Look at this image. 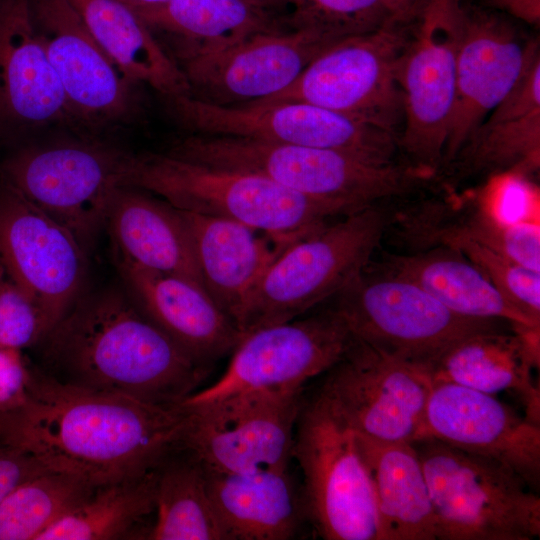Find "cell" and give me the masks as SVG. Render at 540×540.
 Instances as JSON below:
<instances>
[{
  "mask_svg": "<svg viewBox=\"0 0 540 540\" xmlns=\"http://www.w3.org/2000/svg\"><path fill=\"white\" fill-rule=\"evenodd\" d=\"M34 347V364L59 382L165 406L196 392L211 369L116 289L82 295Z\"/></svg>",
  "mask_w": 540,
  "mask_h": 540,
  "instance_id": "7a4b0ae2",
  "label": "cell"
},
{
  "mask_svg": "<svg viewBox=\"0 0 540 540\" xmlns=\"http://www.w3.org/2000/svg\"><path fill=\"white\" fill-rule=\"evenodd\" d=\"M88 255L66 227L0 180V263L36 303L47 333L84 294Z\"/></svg>",
  "mask_w": 540,
  "mask_h": 540,
  "instance_id": "2e32d148",
  "label": "cell"
},
{
  "mask_svg": "<svg viewBox=\"0 0 540 540\" xmlns=\"http://www.w3.org/2000/svg\"><path fill=\"white\" fill-rule=\"evenodd\" d=\"M289 22L341 38L405 23L388 0H294Z\"/></svg>",
  "mask_w": 540,
  "mask_h": 540,
  "instance_id": "d590c367",
  "label": "cell"
},
{
  "mask_svg": "<svg viewBox=\"0 0 540 540\" xmlns=\"http://www.w3.org/2000/svg\"><path fill=\"white\" fill-rule=\"evenodd\" d=\"M540 327L512 326L471 334L450 347L432 366V383L446 382L496 395L512 392L525 416L540 423V391L533 378L539 366Z\"/></svg>",
  "mask_w": 540,
  "mask_h": 540,
  "instance_id": "603a6c76",
  "label": "cell"
},
{
  "mask_svg": "<svg viewBox=\"0 0 540 540\" xmlns=\"http://www.w3.org/2000/svg\"><path fill=\"white\" fill-rule=\"evenodd\" d=\"M422 438L495 459L534 491L540 484V423L521 416L495 395L436 382L427 401Z\"/></svg>",
  "mask_w": 540,
  "mask_h": 540,
  "instance_id": "ac0fdd59",
  "label": "cell"
},
{
  "mask_svg": "<svg viewBox=\"0 0 540 540\" xmlns=\"http://www.w3.org/2000/svg\"><path fill=\"white\" fill-rule=\"evenodd\" d=\"M406 239L426 247L458 240L485 246L515 263L540 272L539 221L504 223L478 204L467 212L448 210L442 203L420 206L402 218Z\"/></svg>",
  "mask_w": 540,
  "mask_h": 540,
  "instance_id": "f546056e",
  "label": "cell"
},
{
  "mask_svg": "<svg viewBox=\"0 0 540 540\" xmlns=\"http://www.w3.org/2000/svg\"><path fill=\"white\" fill-rule=\"evenodd\" d=\"M127 153L96 142L28 146L0 163V180L66 227L89 254L122 187Z\"/></svg>",
  "mask_w": 540,
  "mask_h": 540,
  "instance_id": "9c48e42d",
  "label": "cell"
},
{
  "mask_svg": "<svg viewBox=\"0 0 540 540\" xmlns=\"http://www.w3.org/2000/svg\"><path fill=\"white\" fill-rule=\"evenodd\" d=\"M402 25L341 39L321 52L288 88L248 103L307 102L396 133L403 118L397 80L407 43Z\"/></svg>",
  "mask_w": 540,
  "mask_h": 540,
  "instance_id": "8fae6325",
  "label": "cell"
},
{
  "mask_svg": "<svg viewBox=\"0 0 540 540\" xmlns=\"http://www.w3.org/2000/svg\"><path fill=\"white\" fill-rule=\"evenodd\" d=\"M490 3L531 26H540V0H489Z\"/></svg>",
  "mask_w": 540,
  "mask_h": 540,
  "instance_id": "b9f144b4",
  "label": "cell"
},
{
  "mask_svg": "<svg viewBox=\"0 0 540 540\" xmlns=\"http://www.w3.org/2000/svg\"><path fill=\"white\" fill-rule=\"evenodd\" d=\"M95 488L66 472L48 470L33 476L0 504V540H37Z\"/></svg>",
  "mask_w": 540,
  "mask_h": 540,
  "instance_id": "836d02e7",
  "label": "cell"
},
{
  "mask_svg": "<svg viewBox=\"0 0 540 540\" xmlns=\"http://www.w3.org/2000/svg\"><path fill=\"white\" fill-rule=\"evenodd\" d=\"M532 42L522 44L511 27L494 16L466 12L443 162L458 156L487 115L514 87Z\"/></svg>",
  "mask_w": 540,
  "mask_h": 540,
  "instance_id": "ffe728a7",
  "label": "cell"
},
{
  "mask_svg": "<svg viewBox=\"0 0 540 540\" xmlns=\"http://www.w3.org/2000/svg\"><path fill=\"white\" fill-rule=\"evenodd\" d=\"M403 22L417 16L425 0H388Z\"/></svg>",
  "mask_w": 540,
  "mask_h": 540,
  "instance_id": "7bdbcfd3",
  "label": "cell"
},
{
  "mask_svg": "<svg viewBox=\"0 0 540 540\" xmlns=\"http://www.w3.org/2000/svg\"><path fill=\"white\" fill-rule=\"evenodd\" d=\"M187 417L180 404L64 384L31 362L26 401L0 413V446L97 487L156 468L182 445Z\"/></svg>",
  "mask_w": 540,
  "mask_h": 540,
  "instance_id": "6da1fadb",
  "label": "cell"
},
{
  "mask_svg": "<svg viewBox=\"0 0 540 540\" xmlns=\"http://www.w3.org/2000/svg\"><path fill=\"white\" fill-rule=\"evenodd\" d=\"M263 5L273 10L284 5L291 4L293 6L294 0H258Z\"/></svg>",
  "mask_w": 540,
  "mask_h": 540,
  "instance_id": "f6af8a7d",
  "label": "cell"
},
{
  "mask_svg": "<svg viewBox=\"0 0 540 540\" xmlns=\"http://www.w3.org/2000/svg\"><path fill=\"white\" fill-rule=\"evenodd\" d=\"M154 514L145 539L228 540L209 496L205 469L182 445L156 467Z\"/></svg>",
  "mask_w": 540,
  "mask_h": 540,
  "instance_id": "1f68e13d",
  "label": "cell"
},
{
  "mask_svg": "<svg viewBox=\"0 0 540 540\" xmlns=\"http://www.w3.org/2000/svg\"><path fill=\"white\" fill-rule=\"evenodd\" d=\"M30 367L31 361L23 350L0 347V413L26 401Z\"/></svg>",
  "mask_w": 540,
  "mask_h": 540,
  "instance_id": "ab89813d",
  "label": "cell"
},
{
  "mask_svg": "<svg viewBox=\"0 0 540 540\" xmlns=\"http://www.w3.org/2000/svg\"><path fill=\"white\" fill-rule=\"evenodd\" d=\"M69 116L31 0H0V138Z\"/></svg>",
  "mask_w": 540,
  "mask_h": 540,
  "instance_id": "7402d4cb",
  "label": "cell"
},
{
  "mask_svg": "<svg viewBox=\"0 0 540 540\" xmlns=\"http://www.w3.org/2000/svg\"><path fill=\"white\" fill-rule=\"evenodd\" d=\"M35 25L61 84L69 116L99 122L123 118L132 84L66 0H31Z\"/></svg>",
  "mask_w": 540,
  "mask_h": 540,
  "instance_id": "d6986e66",
  "label": "cell"
},
{
  "mask_svg": "<svg viewBox=\"0 0 540 540\" xmlns=\"http://www.w3.org/2000/svg\"><path fill=\"white\" fill-rule=\"evenodd\" d=\"M355 437L373 487L379 540H436L429 489L413 443Z\"/></svg>",
  "mask_w": 540,
  "mask_h": 540,
  "instance_id": "4316f807",
  "label": "cell"
},
{
  "mask_svg": "<svg viewBox=\"0 0 540 540\" xmlns=\"http://www.w3.org/2000/svg\"><path fill=\"white\" fill-rule=\"evenodd\" d=\"M182 213L192 235L204 289L235 325L250 293L286 248L271 246L270 238L258 236L256 230L240 222Z\"/></svg>",
  "mask_w": 540,
  "mask_h": 540,
  "instance_id": "d4e9b609",
  "label": "cell"
},
{
  "mask_svg": "<svg viewBox=\"0 0 540 540\" xmlns=\"http://www.w3.org/2000/svg\"><path fill=\"white\" fill-rule=\"evenodd\" d=\"M444 246L459 250L512 305L540 321V272L525 268L472 241L458 240Z\"/></svg>",
  "mask_w": 540,
  "mask_h": 540,
  "instance_id": "8d00e7d4",
  "label": "cell"
},
{
  "mask_svg": "<svg viewBox=\"0 0 540 540\" xmlns=\"http://www.w3.org/2000/svg\"><path fill=\"white\" fill-rule=\"evenodd\" d=\"M399 58L404 129L400 145L429 172L443 162L466 11L460 0H425Z\"/></svg>",
  "mask_w": 540,
  "mask_h": 540,
  "instance_id": "7c38bea8",
  "label": "cell"
},
{
  "mask_svg": "<svg viewBox=\"0 0 540 540\" xmlns=\"http://www.w3.org/2000/svg\"><path fill=\"white\" fill-rule=\"evenodd\" d=\"M66 1L100 46L135 83L148 84L163 97L190 94L180 66L129 6L120 0Z\"/></svg>",
  "mask_w": 540,
  "mask_h": 540,
  "instance_id": "f1b7e54d",
  "label": "cell"
},
{
  "mask_svg": "<svg viewBox=\"0 0 540 540\" xmlns=\"http://www.w3.org/2000/svg\"><path fill=\"white\" fill-rule=\"evenodd\" d=\"M169 153L263 176L292 192L352 212L406 193L431 174L419 167L376 163L337 150L223 135L193 134L177 141Z\"/></svg>",
  "mask_w": 540,
  "mask_h": 540,
  "instance_id": "277c9868",
  "label": "cell"
},
{
  "mask_svg": "<svg viewBox=\"0 0 540 540\" xmlns=\"http://www.w3.org/2000/svg\"><path fill=\"white\" fill-rule=\"evenodd\" d=\"M302 392L249 393L182 405L188 412L182 446L208 471L288 468Z\"/></svg>",
  "mask_w": 540,
  "mask_h": 540,
  "instance_id": "9a60e30c",
  "label": "cell"
},
{
  "mask_svg": "<svg viewBox=\"0 0 540 540\" xmlns=\"http://www.w3.org/2000/svg\"><path fill=\"white\" fill-rule=\"evenodd\" d=\"M164 99L170 114L195 134L331 149L376 163H393L395 133L315 104L217 105L190 94Z\"/></svg>",
  "mask_w": 540,
  "mask_h": 540,
  "instance_id": "30bf717a",
  "label": "cell"
},
{
  "mask_svg": "<svg viewBox=\"0 0 540 540\" xmlns=\"http://www.w3.org/2000/svg\"><path fill=\"white\" fill-rule=\"evenodd\" d=\"M292 457L306 518L325 540H379L375 497L355 432L319 396L303 405Z\"/></svg>",
  "mask_w": 540,
  "mask_h": 540,
  "instance_id": "ba28073f",
  "label": "cell"
},
{
  "mask_svg": "<svg viewBox=\"0 0 540 540\" xmlns=\"http://www.w3.org/2000/svg\"><path fill=\"white\" fill-rule=\"evenodd\" d=\"M48 470L29 453L0 446V504L18 485Z\"/></svg>",
  "mask_w": 540,
  "mask_h": 540,
  "instance_id": "60d3db41",
  "label": "cell"
},
{
  "mask_svg": "<svg viewBox=\"0 0 540 540\" xmlns=\"http://www.w3.org/2000/svg\"><path fill=\"white\" fill-rule=\"evenodd\" d=\"M273 10L258 0H170L134 12L150 28L177 35L183 51L221 48L251 35L279 31Z\"/></svg>",
  "mask_w": 540,
  "mask_h": 540,
  "instance_id": "4dcf8cb0",
  "label": "cell"
},
{
  "mask_svg": "<svg viewBox=\"0 0 540 540\" xmlns=\"http://www.w3.org/2000/svg\"><path fill=\"white\" fill-rule=\"evenodd\" d=\"M334 298L333 308L355 339L429 371L461 339L509 324L458 315L417 284L386 271L364 270Z\"/></svg>",
  "mask_w": 540,
  "mask_h": 540,
  "instance_id": "52a82bcc",
  "label": "cell"
},
{
  "mask_svg": "<svg viewBox=\"0 0 540 540\" xmlns=\"http://www.w3.org/2000/svg\"><path fill=\"white\" fill-rule=\"evenodd\" d=\"M413 445L429 489L436 540L540 536V498L512 468L434 438Z\"/></svg>",
  "mask_w": 540,
  "mask_h": 540,
  "instance_id": "8992f818",
  "label": "cell"
},
{
  "mask_svg": "<svg viewBox=\"0 0 540 540\" xmlns=\"http://www.w3.org/2000/svg\"><path fill=\"white\" fill-rule=\"evenodd\" d=\"M114 260L139 310L197 362L212 367L242 340L230 318L195 282L117 255Z\"/></svg>",
  "mask_w": 540,
  "mask_h": 540,
  "instance_id": "44dd1931",
  "label": "cell"
},
{
  "mask_svg": "<svg viewBox=\"0 0 540 540\" xmlns=\"http://www.w3.org/2000/svg\"><path fill=\"white\" fill-rule=\"evenodd\" d=\"M386 272L420 286L452 312L473 319L499 320L511 326L539 327L512 305L483 272L459 250L434 246L423 252L394 256Z\"/></svg>",
  "mask_w": 540,
  "mask_h": 540,
  "instance_id": "83f0119b",
  "label": "cell"
},
{
  "mask_svg": "<svg viewBox=\"0 0 540 540\" xmlns=\"http://www.w3.org/2000/svg\"><path fill=\"white\" fill-rule=\"evenodd\" d=\"M133 11L163 5L170 0H120Z\"/></svg>",
  "mask_w": 540,
  "mask_h": 540,
  "instance_id": "ee69618b",
  "label": "cell"
},
{
  "mask_svg": "<svg viewBox=\"0 0 540 540\" xmlns=\"http://www.w3.org/2000/svg\"><path fill=\"white\" fill-rule=\"evenodd\" d=\"M390 221L375 203L287 247L250 293L235 320L237 329L244 337L334 298L368 267Z\"/></svg>",
  "mask_w": 540,
  "mask_h": 540,
  "instance_id": "5b68a950",
  "label": "cell"
},
{
  "mask_svg": "<svg viewBox=\"0 0 540 540\" xmlns=\"http://www.w3.org/2000/svg\"><path fill=\"white\" fill-rule=\"evenodd\" d=\"M46 334L40 309L0 263V347L33 348Z\"/></svg>",
  "mask_w": 540,
  "mask_h": 540,
  "instance_id": "74e56055",
  "label": "cell"
},
{
  "mask_svg": "<svg viewBox=\"0 0 540 540\" xmlns=\"http://www.w3.org/2000/svg\"><path fill=\"white\" fill-rule=\"evenodd\" d=\"M156 468L97 486L37 540L145 539L146 518L154 513Z\"/></svg>",
  "mask_w": 540,
  "mask_h": 540,
  "instance_id": "d6a6232c",
  "label": "cell"
},
{
  "mask_svg": "<svg viewBox=\"0 0 540 540\" xmlns=\"http://www.w3.org/2000/svg\"><path fill=\"white\" fill-rule=\"evenodd\" d=\"M317 393L355 433L413 443L422 437L430 371L354 338Z\"/></svg>",
  "mask_w": 540,
  "mask_h": 540,
  "instance_id": "5bb4252c",
  "label": "cell"
},
{
  "mask_svg": "<svg viewBox=\"0 0 540 540\" xmlns=\"http://www.w3.org/2000/svg\"><path fill=\"white\" fill-rule=\"evenodd\" d=\"M114 255L178 275L204 288L194 243L181 210L134 187L114 193L105 222Z\"/></svg>",
  "mask_w": 540,
  "mask_h": 540,
  "instance_id": "cb8c5ba5",
  "label": "cell"
},
{
  "mask_svg": "<svg viewBox=\"0 0 540 540\" xmlns=\"http://www.w3.org/2000/svg\"><path fill=\"white\" fill-rule=\"evenodd\" d=\"M205 473L228 540H288L306 518L302 494L295 489L288 468L247 473L205 469Z\"/></svg>",
  "mask_w": 540,
  "mask_h": 540,
  "instance_id": "484cf974",
  "label": "cell"
},
{
  "mask_svg": "<svg viewBox=\"0 0 540 540\" xmlns=\"http://www.w3.org/2000/svg\"><path fill=\"white\" fill-rule=\"evenodd\" d=\"M464 148L467 166L473 171L526 177L540 166V110L489 116Z\"/></svg>",
  "mask_w": 540,
  "mask_h": 540,
  "instance_id": "e575fe53",
  "label": "cell"
},
{
  "mask_svg": "<svg viewBox=\"0 0 540 540\" xmlns=\"http://www.w3.org/2000/svg\"><path fill=\"white\" fill-rule=\"evenodd\" d=\"M503 179L484 192L477 204L504 223L539 221V199L524 176L501 174Z\"/></svg>",
  "mask_w": 540,
  "mask_h": 540,
  "instance_id": "f35d334b",
  "label": "cell"
},
{
  "mask_svg": "<svg viewBox=\"0 0 540 540\" xmlns=\"http://www.w3.org/2000/svg\"><path fill=\"white\" fill-rule=\"evenodd\" d=\"M341 39L308 27L260 32L221 48L183 51L180 68L190 95L217 105L244 104L288 88Z\"/></svg>",
  "mask_w": 540,
  "mask_h": 540,
  "instance_id": "e0dca14e",
  "label": "cell"
},
{
  "mask_svg": "<svg viewBox=\"0 0 540 540\" xmlns=\"http://www.w3.org/2000/svg\"><path fill=\"white\" fill-rule=\"evenodd\" d=\"M354 340L333 308L304 319L270 325L245 335L225 372L180 405L198 406L249 394L303 390L328 371Z\"/></svg>",
  "mask_w": 540,
  "mask_h": 540,
  "instance_id": "4fadbf2b",
  "label": "cell"
},
{
  "mask_svg": "<svg viewBox=\"0 0 540 540\" xmlns=\"http://www.w3.org/2000/svg\"><path fill=\"white\" fill-rule=\"evenodd\" d=\"M122 186L157 195L179 210L234 220L287 248L352 213L307 198L256 174L220 168L169 153H127Z\"/></svg>",
  "mask_w": 540,
  "mask_h": 540,
  "instance_id": "3957f363",
  "label": "cell"
}]
</instances>
